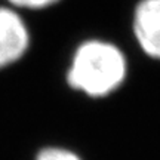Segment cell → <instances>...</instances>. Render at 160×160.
<instances>
[{
	"label": "cell",
	"mask_w": 160,
	"mask_h": 160,
	"mask_svg": "<svg viewBox=\"0 0 160 160\" xmlns=\"http://www.w3.org/2000/svg\"><path fill=\"white\" fill-rule=\"evenodd\" d=\"M128 59L117 45L101 39H89L76 48L67 68L71 89L91 98L114 93L125 83Z\"/></svg>",
	"instance_id": "cell-1"
},
{
	"label": "cell",
	"mask_w": 160,
	"mask_h": 160,
	"mask_svg": "<svg viewBox=\"0 0 160 160\" xmlns=\"http://www.w3.org/2000/svg\"><path fill=\"white\" fill-rule=\"evenodd\" d=\"M31 36L18 9L0 6V70L18 62L27 53Z\"/></svg>",
	"instance_id": "cell-2"
},
{
	"label": "cell",
	"mask_w": 160,
	"mask_h": 160,
	"mask_svg": "<svg viewBox=\"0 0 160 160\" xmlns=\"http://www.w3.org/2000/svg\"><path fill=\"white\" fill-rule=\"evenodd\" d=\"M132 31L139 49L160 61V0H139L132 15Z\"/></svg>",
	"instance_id": "cell-3"
},
{
	"label": "cell",
	"mask_w": 160,
	"mask_h": 160,
	"mask_svg": "<svg viewBox=\"0 0 160 160\" xmlns=\"http://www.w3.org/2000/svg\"><path fill=\"white\" fill-rule=\"evenodd\" d=\"M36 160H82V157L64 147H46L37 153Z\"/></svg>",
	"instance_id": "cell-4"
},
{
	"label": "cell",
	"mask_w": 160,
	"mask_h": 160,
	"mask_svg": "<svg viewBox=\"0 0 160 160\" xmlns=\"http://www.w3.org/2000/svg\"><path fill=\"white\" fill-rule=\"evenodd\" d=\"M13 9H30V11H40L51 8L59 0H6Z\"/></svg>",
	"instance_id": "cell-5"
}]
</instances>
